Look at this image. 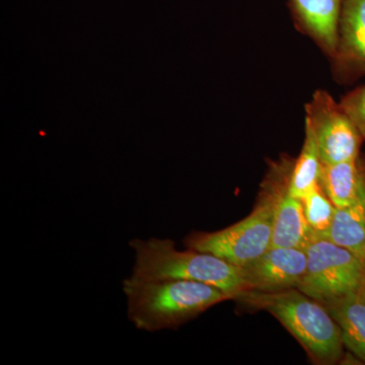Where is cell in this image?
I'll list each match as a JSON object with an SVG mask.
<instances>
[{"instance_id":"cell-10","label":"cell","mask_w":365,"mask_h":365,"mask_svg":"<svg viewBox=\"0 0 365 365\" xmlns=\"http://www.w3.org/2000/svg\"><path fill=\"white\" fill-rule=\"evenodd\" d=\"M294 165L283 177L278 190L271 247L306 250L312 232L304 215L302 199L292 196L289 192Z\"/></svg>"},{"instance_id":"cell-8","label":"cell","mask_w":365,"mask_h":365,"mask_svg":"<svg viewBox=\"0 0 365 365\" xmlns=\"http://www.w3.org/2000/svg\"><path fill=\"white\" fill-rule=\"evenodd\" d=\"M332 60L336 76L343 81L365 76V0H345Z\"/></svg>"},{"instance_id":"cell-17","label":"cell","mask_w":365,"mask_h":365,"mask_svg":"<svg viewBox=\"0 0 365 365\" xmlns=\"http://www.w3.org/2000/svg\"><path fill=\"white\" fill-rule=\"evenodd\" d=\"M359 167L360 175H361L362 185H364L365 195V158H359Z\"/></svg>"},{"instance_id":"cell-6","label":"cell","mask_w":365,"mask_h":365,"mask_svg":"<svg viewBox=\"0 0 365 365\" xmlns=\"http://www.w3.org/2000/svg\"><path fill=\"white\" fill-rule=\"evenodd\" d=\"M306 120L311 124L322 163L332 165L359 158L364 136L340 103L326 91H317L306 105Z\"/></svg>"},{"instance_id":"cell-14","label":"cell","mask_w":365,"mask_h":365,"mask_svg":"<svg viewBox=\"0 0 365 365\" xmlns=\"http://www.w3.org/2000/svg\"><path fill=\"white\" fill-rule=\"evenodd\" d=\"M304 132V145L299 158L294 160L289 182L290 194L302 200L318 184L322 167L316 136L307 120Z\"/></svg>"},{"instance_id":"cell-18","label":"cell","mask_w":365,"mask_h":365,"mask_svg":"<svg viewBox=\"0 0 365 365\" xmlns=\"http://www.w3.org/2000/svg\"><path fill=\"white\" fill-rule=\"evenodd\" d=\"M362 263H364V287H365V253L362 257Z\"/></svg>"},{"instance_id":"cell-2","label":"cell","mask_w":365,"mask_h":365,"mask_svg":"<svg viewBox=\"0 0 365 365\" xmlns=\"http://www.w3.org/2000/svg\"><path fill=\"white\" fill-rule=\"evenodd\" d=\"M292 158L273 163L262 184L256 205L241 222L217 232H191L185 240L187 248L205 252L242 268L271 248L276 202L281 181L294 165Z\"/></svg>"},{"instance_id":"cell-13","label":"cell","mask_w":365,"mask_h":365,"mask_svg":"<svg viewBox=\"0 0 365 365\" xmlns=\"http://www.w3.org/2000/svg\"><path fill=\"white\" fill-rule=\"evenodd\" d=\"M327 239L338 246L349 250L361 258L364 257L365 253L364 190L356 202L346 207L336 208Z\"/></svg>"},{"instance_id":"cell-5","label":"cell","mask_w":365,"mask_h":365,"mask_svg":"<svg viewBox=\"0 0 365 365\" xmlns=\"http://www.w3.org/2000/svg\"><path fill=\"white\" fill-rule=\"evenodd\" d=\"M306 274L297 289L323 306L333 304L364 285L361 257L324 237L312 235L306 248Z\"/></svg>"},{"instance_id":"cell-16","label":"cell","mask_w":365,"mask_h":365,"mask_svg":"<svg viewBox=\"0 0 365 365\" xmlns=\"http://www.w3.org/2000/svg\"><path fill=\"white\" fill-rule=\"evenodd\" d=\"M340 104L356 125L365 140V85L346 95Z\"/></svg>"},{"instance_id":"cell-12","label":"cell","mask_w":365,"mask_h":365,"mask_svg":"<svg viewBox=\"0 0 365 365\" xmlns=\"http://www.w3.org/2000/svg\"><path fill=\"white\" fill-rule=\"evenodd\" d=\"M319 182L336 208L351 205L364 193L359 158L332 165L322 163Z\"/></svg>"},{"instance_id":"cell-1","label":"cell","mask_w":365,"mask_h":365,"mask_svg":"<svg viewBox=\"0 0 365 365\" xmlns=\"http://www.w3.org/2000/svg\"><path fill=\"white\" fill-rule=\"evenodd\" d=\"M127 314L138 330L176 329L209 307L230 299L220 288L185 279L123 281Z\"/></svg>"},{"instance_id":"cell-15","label":"cell","mask_w":365,"mask_h":365,"mask_svg":"<svg viewBox=\"0 0 365 365\" xmlns=\"http://www.w3.org/2000/svg\"><path fill=\"white\" fill-rule=\"evenodd\" d=\"M304 215L312 235L327 237L336 207L331 202L319 182L302 199Z\"/></svg>"},{"instance_id":"cell-7","label":"cell","mask_w":365,"mask_h":365,"mask_svg":"<svg viewBox=\"0 0 365 365\" xmlns=\"http://www.w3.org/2000/svg\"><path fill=\"white\" fill-rule=\"evenodd\" d=\"M307 265L306 250L271 247L258 259L240 269L247 290L279 292L299 288Z\"/></svg>"},{"instance_id":"cell-3","label":"cell","mask_w":365,"mask_h":365,"mask_svg":"<svg viewBox=\"0 0 365 365\" xmlns=\"http://www.w3.org/2000/svg\"><path fill=\"white\" fill-rule=\"evenodd\" d=\"M129 245L135 253L133 279L198 281L220 288L230 299L247 290L241 269L215 255L189 248L180 251L170 239H133Z\"/></svg>"},{"instance_id":"cell-4","label":"cell","mask_w":365,"mask_h":365,"mask_svg":"<svg viewBox=\"0 0 365 365\" xmlns=\"http://www.w3.org/2000/svg\"><path fill=\"white\" fill-rule=\"evenodd\" d=\"M235 299L275 317L318 364H333L342 357L340 327L325 306L297 288L279 292L247 290Z\"/></svg>"},{"instance_id":"cell-9","label":"cell","mask_w":365,"mask_h":365,"mask_svg":"<svg viewBox=\"0 0 365 365\" xmlns=\"http://www.w3.org/2000/svg\"><path fill=\"white\" fill-rule=\"evenodd\" d=\"M345 0H290L297 26L330 57L335 56L339 39L341 14Z\"/></svg>"},{"instance_id":"cell-11","label":"cell","mask_w":365,"mask_h":365,"mask_svg":"<svg viewBox=\"0 0 365 365\" xmlns=\"http://www.w3.org/2000/svg\"><path fill=\"white\" fill-rule=\"evenodd\" d=\"M340 327L343 344L365 362V287L326 306Z\"/></svg>"}]
</instances>
